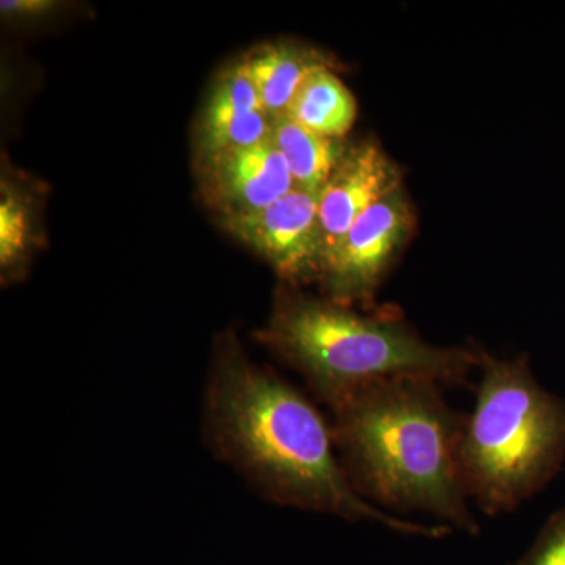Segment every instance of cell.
I'll return each mask as SVG.
<instances>
[{
  "instance_id": "obj_1",
  "label": "cell",
  "mask_w": 565,
  "mask_h": 565,
  "mask_svg": "<svg viewBox=\"0 0 565 565\" xmlns=\"http://www.w3.org/2000/svg\"><path fill=\"white\" fill-rule=\"evenodd\" d=\"M203 438L221 462L270 503L371 522L404 535L441 539L446 525H419L364 500L345 473L332 423L300 390L253 362L234 332L217 337L203 396Z\"/></svg>"
},
{
  "instance_id": "obj_2",
  "label": "cell",
  "mask_w": 565,
  "mask_h": 565,
  "mask_svg": "<svg viewBox=\"0 0 565 565\" xmlns=\"http://www.w3.org/2000/svg\"><path fill=\"white\" fill-rule=\"evenodd\" d=\"M433 379L375 382L332 411L338 456L356 492L377 508L427 512L479 534L459 468L467 415Z\"/></svg>"
},
{
  "instance_id": "obj_3",
  "label": "cell",
  "mask_w": 565,
  "mask_h": 565,
  "mask_svg": "<svg viewBox=\"0 0 565 565\" xmlns=\"http://www.w3.org/2000/svg\"><path fill=\"white\" fill-rule=\"evenodd\" d=\"M270 352L302 375L330 411L364 386L394 377L433 379L468 385L482 351L441 348L424 341L392 316H364L349 305L318 299L282 286L258 333Z\"/></svg>"
},
{
  "instance_id": "obj_4",
  "label": "cell",
  "mask_w": 565,
  "mask_h": 565,
  "mask_svg": "<svg viewBox=\"0 0 565 565\" xmlns=\"http://www.w3.org/2000/svg\"><path fill=\"white\" fill-rule=\"evenodd\" d=\"M473 412L459 445L468 500L487 515L512 512L565 462V399L535 381L530 360L482 352Z\"/></svg>"
},
{
  "instance_id": "obj_5",
  "label": "cell",
  "mask_w": 565,
  "mask_h": 565,
  "mask_svg": "<svg viewBox=\"0 0 565 565\" xmlns=\"http://www.w3.org/2000/svg\"><path fill=\"white\" fill-rule=\"evenodd\" d=\"M414 223V210L403 189L364 212L319 277L329 299L344 305L370 300Z\"/></svg>"
},
{
  "instance_id": "obj_6",
  "label": "cell",
  "mask_w": 565,
  "mask_h": 565,
  "mask_svg": "<svg viewBox=\"0 0 565 565\" xmlns=\"http://www.w3.org/2000/svg\"><path fill=\"white\" fill-rule=\"evenodd\" d=\"M319 195L294 189L270 206L252 214L221 218L223 228L273 266L281 280L321 277Z\"/></svg>"
},
{
  "instance_id": "obj_7",
  "label": "cell",
  "mask_w": 565,
  "mask_h": 565,
  "mask_svg": "<svg viewBox=\"0 0 565 565\" xmlns=\"http://www.w3.org/2000/svg\"><path fill=\"white\" fill-rule=\"evenodd\" d=\"M399 189V169L375 141L345 147L319 195L321 274L353 223Z\"/></svg>"
},
{
  "instance_id": "obj_8",
  "label": "cell",
  "mask_w": 565,
  "mask_h": 565,
  "mask_svg": "<svg viewBox=\"0 0 565 565\" xmlns=\"http://www.w3.org/2000/svg\"><path fill=\"white\" fill-rule=\"evenodd\" d=\"M199 170L204 199L221 218L262 211L296 189L288 163L270 139L206 156Z\"/></svg>"
},
{
  "instance_id": "obj_9",
  "label": "cell",
  "mask_w": 565,
  "mask_h": 565,
  "mask_svg": "<svg viewBox=\"0 0 565 565\" xmlns=\"http://www.w3.org/2000/svg\"><path fill=\"white\" fill-rule=\"evenodd\" d=\"M273 118L264 110L250 77L236 62L222 71L196 122L199 159L270 139Z\"/></svg>"
},
{
  "instance_id": "obj_10",
  "label": "cell",
  "mask_w": 565,
  "mask_h": 565,
  "mask_svg": "<svg viewBox=\"0 0 565 565\" xmlns=\"http://www.w3.org/2000/svg\"><path fill=\"white\" fill-rule=\"evenodd\" d=\"M241 63L273 120L286 115L294 96L311 74L333 70L329 55L289 41L256 46L241 58Z\"/></svg>"
},
{
  "instance_id": "obj_11",
  "label": "cell",
  "mask_w": 565,
  "mask_h": 565,
  "mask_svg": "<svg viewBox=\"0 0 565 565\" xmlns=\"http://www.w3.org/2000/svg\"><path fill=\"white\" fill-rule=\"evenodd\" d=\"M270 141L288 163L296 189L315 195H321L345 150L341 140L310 131L288 115L274 118Z\"/></svg>"
},
{
  "instance_id": "obj_12",
  "label": "cell",
  "mask_w": 565,
  "mask_h": 565,
  "mask_svg": "<svg viewBox=\"0 0 565 565\" xmlns=\"http://www.w3.org/2000/svg\"><path fill=\"white\" fill-rule=\"evenodd\" d=\"M286 115L310 131L341 140L355 122L356 103L332 68L321 70L303 82Z\"/></svg>"
},
{
  "instance_id": "obj_13",
  "label": "cell",
  "mask_w": 565,
  "mask_h": 565,
  "mask_svg": "<svg viewBox=\"0 0 565 565\" xmlns=\"http://www.w3.org/2000/svg\"><path fill=\"white\" fill-rule=\"evenodd\" d=\"M32 202L10 181L0 185V267L3 281L18 275L31 252Z\"/></svg>"
},
{
  "instance_id": "obj_14",
  "label": "cell",
  "mask_w": 565,
  "mask_h": 565,
  "mask_svg": "<svg viewBox=\"0 0 565 565\" xmlns=\"http://www.w3.org/2000/svg\"><path fill=\"white\" fill-rule=\"evenodd\" d=\"M514 565H565V508L555 512Z\"/></svg>"
},
{
  "instance_id": "obj_15",
  "label": "cell",
  "mask_w": 565,
  "mask_h": 565,
  "mask_svg": "<svg viewBox=\"0 0 565 565\" xmlns=\"http://www.w3.org/2000/svg\"><path fill=\"white\" fill-rule=\"evenodd\" d=\"M57 9L58 2L55 0H2L0 2L3 17L18 18V20L47 17Z\"/></svg>"
}]
</instances>
